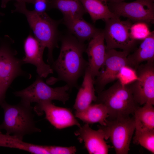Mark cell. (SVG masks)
Segmentation results:
<instances>
[{"instance_id": "obj_1", "label": "cell", "mask_w": 154, "mask_h": 154, "mask_svg": "<svg viewBox=\"0 0 154 154\" xmlns=\"http://www.w3.org/2000/svg\"><path fill=\"white\" fill-rule=\"evenodd\" d=\"M61 46L57 59L50 65L57 73V77H51L46 80L47 84L52 85L56 82H65L70 90L78 88L79 79L84 75L88 63L84 58L87 45L79 41L70 33L60 37Z\"/></svg>"}, {"instance_id": "obj_2", "label": "cell", "mask_w": 154, "mask_h": 154, "mask_svg": "<svg viewBox=\"0 0 154 154\" xmlns=\"http://www.w3.org/2000/svg\"><path fill=\"white\" fill-rule=\"evenodd\" d=\"M26 3L16 2L14 4L15 9L12 10L11 12L19 13L25 16L34 37L43 46L47 48V60L51 65L54 61L53 50L58 47V42L60 40L58 27L62 20L52 19L46 13H39L33 10H29L26 8Z\"/></svg>"}, {"instance_id": "obj_3", "label": "cell", "mask_w": 154, "mask_h": 154, "mask_svg": "<svg viewBox=\"0 0 154 154\" xmlns=\"http://www.w3.org/2000/svg\"><path fill=\"white\" fill-rule=\"evenodd\" d=\"M0 106L4 115L1 125L6 134H13L23 139L26 135L41 131L36 126L31 103L21 100L18 104L11 105L5 101Z\"/></svg>"}, {"instance_id": "obj_4", "label": "cell", "mask_w": 154, "mask_h": 154, "mask_svg": "<svg viewBox=\"0 0 154 154\" xmlns=\"http://www.w3.org/2000/svg\"><path fill=\"white\" fill-rule=\"evenodd\" d=\"M96 102L106 106L110 120L130 116L139 106L129 85L123 86L118 80L108 89L98 93Z\"/></svg>"}, {"instance_id": "obj_5", "label": "cell", "mask_w": 154, "mask_h": 154, "mask_svg": "<svg viewBox=\"0 0 154 154\" xmlns=\"http://www.w3.org/2000/svg\"><path fill=\"white\" fill-rule=\"evenodd\" d=\"M98 127L103 131L105 139H110L116 154L128 153L135 129L133 117L107 119L105 125Z\"/></svg>"}, {"instance_id": "obj_6", "label": "cell", "mask_w": 154, "mask_h": 154, "mask_svg": "<svg viewBox=\"0 0 154 154\" xmlns=\"http://www.w3.org/2000/svg\"><path fill=\"white\" fill-rule=\"evenodd\" d=\"M104 21L105 26L103 31L106 50L119 48L130 53L134 49L137 41L133 40L130 35L132 21L128 19L121 21L119 17Z\"/></svg>"}, {"instance_id": "obj_7", "label": "cell", "mask_w": 154, "mask_h": 154, "mask_svg": "<svg viewBox=\"0 0 154 154\" xmlns=\"http://www.w3.org/2000/svg\"><path fill=\"white\" fill-rule=\"evenodd\" d=\"M69 90V87L67 84L62 86L51 87L38 76L30 86L14 94L15 96L21 98V100L31 104L57 100L65 104L69 98L67 92Z\"/></svg>"}, {"instance_id": "obj_8", "label": "cell", "mask_w": 154, "mask_h": 154, "mask_svg": "<svg viewBox=\"0 0 154 154\" xmlns=\"http://www.w3.org/2000/svg\"><path fill=\"white\" fill-rule=\"evenodd\" d=\"M1 40L0 45V79L8 89L13 80L20 76L30 77L21 68L22 59L16 57V51L11 46L13 42L8 36Z\"/></svg>"}, {"instance_id": "obj_9", "label": "cell", "mask_w": 154, "mask_h": 154, "mask_svg": "<svg viewBox=\"0 0 154 154\" xmlns=\"http://www.w3.org/2000/svg\"><path fill=\"white\" fill-rule=\"evenodd\" d=\"M111 11L120 17L127 18L132 22L154 23V0H136L131 2H109Z\"/></svg>"}, {"instance_id": "obj_10", "label": "cell", "mask_w": 154, "mask_h": 154, "mask_svg": "<svg viewBox=\"0 0 154 154\" xmlns=\"http://www.w3.org/2000/svg\"><path fill=\"white\" fill-rule=\"evenodd\" d=\"M136 69L138 79L129 85L134 99L138 105L147 103L154 105V64L148 61Z\"/></svg>"}, {"instance_id": "obj_11", "label": "cell", "mask_w": 154, "mask_h": 154, "mask_svg": "<svg viewBox=\"0 0 154 154\" xmlns=\"http://www.w3.org/2000/svg\"><path fill=\"white\" fill-rule=\"evenodd\" d=\"M129 53L115 49L106 50L104 62L94 80L98 93L103 90L106 85L116 80L117 75L123 66H129L127 56Z\"/></svg>"}, {"instance_id": "obj_12", "label": "cell", "mask_w": 154, "mask_h": 154, "mask_svg": "<svg viewBox=\"0 0 154 154\" xmlns=\"http://www.w3.org/2000/svg\"><path fill=\"white\" fill-rule=\"evenodd\" d=\"M33 109L38 115L44 113L46 119L56 129H62L74 125L79 127L81 126L70 110L56 106L52 101L37 103Z\"/></svg>"}, {"instance_id": "obj_13", "label": "cell", "mask_w": 154, "mask_h": 154, "mask_svg": "<svg viewBox=\"0 0 154 154\" xmlns=\"http://www.w3.org/2000/svg\"><path fill=\"white\" fill-rule=\"evenodd\" d=\"M23 48L25 56L22 59L23 64H31L35 66L38 76L46 78L53 73L51 66L46 63L43 58L45 48L31 33L24 40Z\"/></svg>"}, {"instance_id": "obj_14", "label": "cell", "mask_w": 154, "mask_h": 154, "mask_svg": "<svg viewBox=\"0 0 154 154\" xmlns=\"http://www.w3.org/2000/svg\"><path fill=\"white\" fill-rule=\"evenodd\" d=\"M79 141L83 142L88 153L90 154H108L111 147L105 141L103 131L98 128L95 130L89 124L85 123L75 133Z\"/></svg>"}, {"instance_id": "obj_15", "label": "cell", "mask_w": 154, "mask_h": 154, "mask_svg": "<svg viewBox=\"0 0 154 154\" xmlns=\"http://www.w3.org/2000/svg\"><path fill=\"white\" fill-rule=\"evenodd\" d=\"M103 30L94 36L87 45L85 52L88 58V67L94 80L103 66L106 57V49Z\"/></svg>"}, {"instance_id": "obj_16", "label": "cell", "mask_w": 154, "mask_h": 154, "mask_svg": "<svg viewBox=\"0 0 154 154\" xmlns=\"http://www.w3.org/2000/svg\"><path fill=\"white\" fill-rule=\"evenodd\" d=\"M94 79L88 67L84 75L83 80L79 88L73 108L76 111L83 110L97 99L95 94Z\"/></svg>"}, {"instance_id": "obj_17", "label": "cell", "mask_w": 154, "mask_h": 154, "mask_svg": "<svg viewBox=\"0 0 154 154\" xmlns=\"http://www.w3.org/2000/svg\"><path fill=\"white\" fill-rule=\"evenodd\" d=\"M62 21L69 33L83 42L90 40L101 30L86 21L83 17L63 19Z\"/></svg>"}, {"instance_id": "obj_18", "label": "cell", "mask_w": 154, "mask_h": 154, "mask_svg": "<svg viewBox=\"0 0 154 154\" xmlns=\"http://www.w3.org/2000/svg\"><path fill=\"white\" fill-rule=\"evenodd\" d=\"M129 66L136 68L141 62L145 61L154 60V31L141 41L139 47L127 56Z\"/></svg>"}, {"instance_id": "obj_19", "label": "cell", "mask_w": 154, "mask_h": 154, "mask_svg": "<svg viewBox=\"0 0 154 154\" xmlns=\"http://www.w3.org/2000/svg\"><path fill=\"white\" fill-rule=\"evenodd\" d=\"M0 147L15 148L35 154H49L48 146L34 144L25 142L16 135L3 134L0 131Z\"/></svg>"}, {"instance_id": "obj_20", "label": "cell", "mask_w": 154, "mask_h": 154, "mask_svg": "<svg viewBox=\"0 0 154 154\" xmlns=\"http://www.w3.org/2000/svg\"><path fill=\"white\" fill-rule=\"evenodd\" d=\"M75 117L88 124L98 123L101 125L106 124L109 115L106 106L100 103L91 104L84 110L76 111Z\"/></svg>"}, {"instance_id": "obj_21", "label": "cell", "mask_w": 154, "mask_h": 154, "mask_svg": "<svg viewBox=\"0 0 154 154\" xmlns=\"http://www.w3.org/2000/svg\"><path fill=\"white\" fill-rule=\"evenodd\" d=\"M86 13L90 15L94 23L98 20L104 21L112 18L119 17L109 8L108 0H80Z\"/></svg>"}, {"instance_id": "obj_22", "label": "cell", "mask_w": 154, "mask_h": 154, "mask_svg": "<svg viewBox=\"0 0 154 154\" xmlns=\"http://www.w3.org/2000/svg\"><path fill=\"white\" fill-rule=\"evenodd\" d=\"M50 5L62 13L63 19L83 17L86 13L80 0H50Z\"/></svg>"}, {"instance_id": "obj_23", "label": "cell", "mask_w": 154, "mask_h": 154, "mask_svg": "<svg viewBox=\"0 0 154 154\" xmlns=\"http://www.w3.org/2000/svg\"><path fill=\"white\" fill-rule=\"evenodd\" d=\"M147 103L142 107L138 106L133 113L135 132L154 130V108Z\"/></svg>"}, {"instance_id": "obj_24", "label": "cell", "mask_w": 154, "mask_h": 154, "mask_svg": "<svg viewBox=\"0 0 154 154\" xmlns=\"http://www.w3.org/2000/svg\"><path fill=\"white\" fill-rule=\"evenodd\" d=\"M133 139L134 143L139 144L154 153V130L135 132Z\"/></svg>"}, {"instance_id": "obj_25", "label": "cell", "mask_w": 154, "mask_h": 154, "mask_svg": "<svg viewBox=\"0 0 154 154\" xmlns=\"http://www.w3.org/2000/svg\"><path fill=\"white\" fill-rule=\"evenodd\" d=\"M130 31L131 37L137 41L143 40L149 36L152 32L150 29L149 24L143 21L132 23Z\"/></svg>"}, {"instance_id": "obj_26", "label": "cell", "mask_w": 154, "mask_h": 154, "mask_svg": "<svg viewBox=\"0 0 154 154\" xmlns=\"http://www.w3.org/2000/svg\"><path fill=\"white\" fill-rule=\"evenodd\" d=\"M138 76L136 69L128 65L123 66L119 70L116 80L123 86L129 85L137 80Z\"/></svg>"}, {"instance_id": "obj_27", "label": "cell", "mask_w": 154, "mask_h": 154, "mask_svg": "<svg viewBox=\"0 0 154 154\" xmlns=\"http://www.w3.org/2000/svg\"><path fill=\"white\" fill-rule=\"evenodd\" d=\"M50 154H73L76 151L75 146L62 147L56 146H48Z\"/></svg>"}, {"instance_id": "obj_28", "label": "cell", "mask_w": 154, "mask_h": 154, "mask_svg": "<svg viewBox=\"0 0 154 154\" xmlns=\"http://www.w3.org/2000/svg\"><path fill=\"white\" fill-rule=\"evenodd\" d=\"M33 4V10L38 13H46L51 9L50 0H34Z\"/></svg>"}, {"instance_id": "obj_29", "label": "cell", "mask_w": 154, "mask_h": 154, "mask_svg": "<svg viewBox=\"0 0 154 154\" xmlns=\"http://www.w3.org/2000/svg\"><path fill=\"white\" fill-rule=\"evenodd\" d=\"M7 89L0 79V106L5 101V94Z\"/></svg>"}, {"instance_id": "obj_30", "label": "cell", "mask_w": 154, "mask_h": 154, "mask_svg": "<svg viewBox=\"0 0 154 154\" xmlns=\"http://www.w3.org/2000/svg\"><path fill=\"white\" fill-rule=\"evenodd\" d=\"M11 1H15L17 2H24L33 4L34 0H1V7L3 8H5L8 3Z\"/></svg>"}, {"instance_id": "obj_31", "label": "cell", "mask_w": 154, "mask_h": 154, "mask_svg": "<svg viewBox=\"0 0 154 154\" xmlns=\"http://www.w3.org/2000/svg\"><path fill=\"white\" fill-rule=\"evenodd\" d=\"M125 0H108V2L118 3L124 1Z\"/></svg>"}, {"instance_id": "obj_32", "label": "cell", "mask_w": 154, "mask_h": 154, "mask_svg": "<svg viewBox=\"0 0 154 154\" xmlns=\"http://www.w3.org/2000/svg\"><path fill=\"white\" fill-rule=\"evenodd\" d=\"M4 15V14L0 12V16H3Z\"/></svg>"}, {"instance_id": "obj_33", "label": "cell", "mask_w": 154, "mask_h": 154, "mask_svg": "<svg viewBox=\"0 0 154 154\" xmlns=\"http://www.w3.org/2000/svg\"><path fill=\"white\" fill-rule=\"evenodd\" d=\"M2 128L1 127V124H0V131H1V129H2Z\"/></svg>"}, {"instance_id": "obj_34", "label": "cell", "mask_w": 154, "mask_h": 154, "mask_svg": "<svg viewBox=\"0 0 154 154\" xmlns=\"http://www.w3.org/2000/svg\"><path fill=\"white\" fill-rule=\"evenodd\" d=\"M1 21H0V23H1Z\"/></svg>"}]
</instances>
